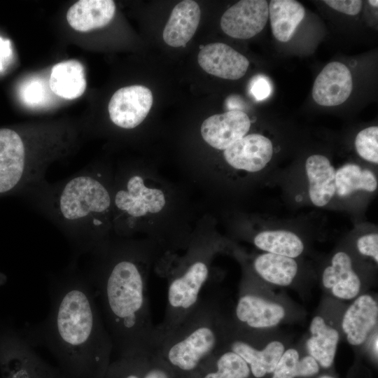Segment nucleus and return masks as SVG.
<instances>
[{"label": "nucleus", "instance_id": "nucleus-1", "mask_svg": "<svg viewBox=\"0 0 378 378\" xmlns=\"http://www.w3.org/2000/svg\"><path fill=\"white\" fill-rule=\"evenodd\" d=\"M50 309L30 326L28 341L45 346L68 378H103L113 343L92 287L75 261L49 284Z\"/></svg>", "mask_w": 378, "mask_h": 378}, {"label": "nucleus", "instance_id": "nucleus-2", "mask_svg": "<svg viewBox=\"0 0 378 378\" xmlns=\"http://www.w3.org/2000/svg\"><path fill=\"white\" fill-rule=\"evenodd\" d=\"M90 252L95 258L85 275L116 357L154 351L156 326L152 321L146 272L141 260L123 249L108 248L104 242Z\"/></svg>", "mask_w": 378, "mask_h": 378}, {"label": "nucleus", "instance_id": "nucleus-3", "mask_svg": "<svg viewBox=\"0 0 378 378\" xmlns=\"http://www.w3.org/2000/svg\"><path fill=\"white\" fill-rule=\"evenodd\" d=\"M65 234L77 255L104 242L112 197L94 171H80L53 185L44 180L25 192Z\"/></svg>", "mask_w": 378, "mask_h": 378}, {"label": "nucleus", "instance_id": "nucleus-4", "mask_svg": "<svg viewBox=\"0 0 378 378\" xmlns=\"http://www.w3.org/2000/svg\"><path fill=\"white\" fill-rule=\"evenodd\" d=\"M233 333L217 296L204 288L193 310L160 339L155 351L179 378H188L226 349Z\"/></svg>", "mask_w": 378, "mask_h": 378}, {"label": "nucleus", "instance_id": "nucleus-5", "mask_svg": "<svg viewBox=\"0 0 378 378\" xmlns=\"http://www.w3.org/2000/svg\"><path fill=\"white\" fill-rule=\"evenodd\" d=\"M46 166L44 160L34 159L28 154L18 132L0 129V196L25 192L44 180Z\"/></svg>", "mask_w": 378, "mask_h": 378}, {"label": "nucleus", "instance_id": "nucleus-6", "mask_svg": "<svg viewBox=\"0 0 378 378\" xmlns=\"http://www.w3.org/2000/svg\"><path fill=\"white\" fill-rule=\"evenodd\" d=\"M166 204L161 190L147 187L141 176L130 177L112 198L113 206L125 218L136 219L160 212Z\"/></svg>", "mask_w": 378, "mask_h": 378}, {"label": "nucleus", "instance_id": "nucleus-7", "mask_svg": "<svg viewBox=\"0 0 378 378\" xmlns=\"http://www.w3.org/2000/svg\"><path fill=\"white\" fill-rule=\"evenodd\" d=\"M153 101L151 91L145 86L120 88L113 94L108 104L111 120L121 128H134L146 118Z\"/></svg>", "mask_w": 378, "mask_h": 378}, {"label": "nucleus", "instance_id": "nucleus-8", "mask_svg": "<svg viewBox=\"0 0 378 378\" xmlns=\"http://www.w3.org/2000/svg\"><path fill=\"white\" fill-rule=\"evenodd\" d=\"M269 17L265 0H242L229 8L222 15L220 27L229 36L247 39L260 33Z\"/></svg>", "mask_w": 378, "mask_h": 378}, {"label": "nucleus", "instance_id": "nucleus-9", "mask_svg": "<svg viewBox=\"0 0 378 378\" xmlns=\"http://www.w3.org/2000/svg\"><path fill=\"white\" fill-rule=\"evenodd\" d=\"M273 153L271 140L262 134L253 133L225 149L223 157L234 169L254 173L262 170L269 164Z\"/></svg>", "mask_w": 378, "mask_h": 378}, {"label": "nucleus", "instance_id": "nucleus-10", "mask_svg": "<svg viewBox=\"0 0 378 378\" xmlns=\"http://www.w3.org/2000/svg\"><path fill=\"white\" fill-rule=\"evenodd\" d=\"M13 341L6 378H68L58 367L41 357L28 340L16 337Z\"/></svg>", "mask_w": 378, "mask_h": 378}, {"label": "nucleus", "instance_id": "nucleus-11", "mask_svg": "<svg viewBox=\"0 0 378 378\" xmlns=\"http://www.w3.org/2000/svg\"><path fill=\"white\" fill-rule=\"evenodd\" d=\"M251 125V120L245 112L228 111L206 118L201 125L200 132L209 145L225 150L246 136Z\"/></svg>", "mask_w": 378, "mask_h": 378}, {"label": "nucleus", "instance_id": "nucleus-12", "mask_svg": "<svg viewBox=\"0 0 378 378\" xmlns=\"http://www.w3.org/2000/svg\"><path fill=\"white\" fill-rule=\"evenodd\" d=\"M103 378H179L156 351L111 360Z\"/></svg>", "mask_w": 378, "mask_h": 378}, {"label": "nucleus", "instance_id": "nucleus-13", "mask_svg": "<svg viewBox=\"0 0 378 378\" xmlns=\"http://www.w3.org/2000/svg\"><path fill=\"white\" fill-rule=\"evenodd\" d=\"M285 315V309L280 304L250 293L241 295L234 308L238 326L253 330L274 327Z\"/></svg>", "mask_w": 378, "mask_h": 378}, {"label": "nucleus", "instance_id": "nucleus-14", "mask_svg": "<svg viewBox=\"0 0 378 378\" xmlns=\"http://www.w3.org/2000/svg\"><path fill=\"white\" fill-rule=\"evenodd\" d=\"M197 60L208 74L229 80H237L246 74L248 59L223 43H211L200 50Z\"/></svg>", "mask_w": 378, "mask_h": 378}, {"label": "nucleus", "instance_id": "nucleus-15", "mask_svg": "<svg viewBox=\"0 0 378 378\" xmlns=\"http://www.w3.org/2000/svg\"><path fill=\"white\" fill-rule=\"evenodd\" d=\"M353 81L349 69L342 63L328 64L316 77L312 89L314 100L321 106H333L344 102L351 93Z\"/></svg>", "mask_w": 378, "mask_h": 378}, {"label": "nucleus", "instance_id": "nucleus-16", "mask_svg": "<svg viewBox=\"0 0 378 378\" xmlns=\"http://www.w3.org/2000/svg\"><path fill=\"white\" fill-rule=\"evenodd\" d=\"M378 304L370 295L357 296L346 309L342 328L347 342L353 346L363 344L377 325Z\"/></svg>", "mask_w": 378, "mask_h": 378}, {"label": "nucleus", "instance_id": "nucleus-17", "mask_svg": "<svg viewBox=\"0 0 378 378\" xmlns=\"http://www.w3.org/2000/svg\"><path fill=\"white\" fill-rule=\"evenodd\" d=\"M322 284L340 300H350L358 295L361 281L347 253L338 251L334 254L330 264L323 272Z\"/></svg>", "mask_w": 378, "mask_h": 378}, {"label": "nucleus", "instance_id": "nucleus-18", "mask_svg": "<svg viewBox=\"0 0 378 378\" xmlns=\"http://www.w3.org/2000/svg\"><path fill=\"white\" fill-rule=\"evenodd\" d=\"M335 170L330 160L323 155L314 154L307 159L308 195L314 206L323 207L335 197Z\"/></svg>", "mask_w": 378, "mask_h": 378}, {"label": "nucleus", "instance_id": "nucleus-19", "mask_svg": "<svg viewBox=\"0 0 378 378\" xmlns=\"http://www.w3.org/2000/svg\"><path fill=\"white\" fill-rule=\"evenodd\" d=\"M227 348L247 363L251 373L256 378L272 373L285 351V346L280 341H272L262 349H258L247 340L233 335Z\"/></svg>", "mask_w": 378, "mask_h": 378}, {"label": "nucleus", "instance_id": "nucleus-20", "mask_svg": "<svg viewBox=\"0 0 378 378\" xmlns=\"http://www.w3.org/2000/svg\"><path fill=\"white\" fill-rule=\"evenodd\" d=\"M201 10L195 1H182L173 8L164 27V42L174 48L185 46L195 34L200 21Z\"/></svg>", "mask_w": 378, "mask_h": 378}, {"label": "nucleus", "instance_id": "nucleus-21", "mask_svg": "<svg viewBox=\"0 0 378 378\" xmlns=\"http://www.w3.org/2000/svg\"><path fill=\"white\" fill-rule=\"evenodd\" d=\"M115 13L112 0H80L68 10L69 24L78 31H88L108 24Z\"/></svg>", "mask_w": 378, "mask_h": 378}, {"label": "nucleus", "instance_id": "nucleus-22", "mask_svg": "<svg viewBox=\"0 0 378 378\" xmlns=\"http://www.w3.org/2000/svg\"><path fill=\"white\" fill-rule=\"evenodd\" d=\"M310 337L306 342L309 356L324 368L334 360L340 339L338 331L328 325L321 316H314L309 326Z\"/></svg>", "mask_w": 378, "mask_h": 378}, {"label": "nucleus", "instance_id": "nucleus-23", "mask_svg": "<svg viewBox=\"0 0 378 378\" xmlns=\"http://www.w3.org/2000/svg\"><path fill=\"white\" fill-rule=\"evenodd\" d=\"M49 87L55 94L66 99L80 97L86 89L83 65L75 59L57 63L51 70Z\"/></svg>", "mask_w": 378, "mask_h": 378}, {"label": "nucleus", "instance_id": "nucleus-24", "mask_svg": "<svg viewBox=\"0 0 378 378\" xmlns=\"http://www.w3.org/2000/svg\"><path fill=\"white\" fill-rule=\"evenodd\" d=\"M272 34L281 42H287L303 20L305 10L295 0H272L268 5Z\"/></svg>", "mask_w": 378, "mask_h": 378}, {"label": "nucleus", "instance_id": "nucleus-25", "mask_svg": "<svg viewBox=\"0 0 378 378\" xmlns=\"http://www.w3.org/2000/svg\"><path fill=\"white\" fill-rule=\"evenodd\" d=\"M253 268L264 281L279 286H289L298 272L295 258L267 252L255 258Z\"/></svg>", "mask_w": 378, "mask_h": 378}, {"label": "nucleus", "instance_id": "nucleus-26", "mask_svg": "<svg viewBox=\"0 0 378 378\" xmlns=\"http://www.w3.org/2000/svg\"><path fill=\"white\" fill-rule=\"evenodd\" d=\"M247 363L228 348L215 354L190 378H249Z\"/></svg>", "mask_w": 378, "mask_h": 378}, {"label": "nucleus", "instance_id": "nucleus-27", "mask_svg": "<svg viewBox=\"0 0 378 378\" xmlns=\"http://www.w3.org/2000/svg\"><path fill=\"white\" fill-rule=\"evenodd\" d=\"M336 195L346 198L356 192H374L378 187L375 174L355 163H346L335 170Z\"/></svg>", "mask_w": 378, "mask_h": 378}, {"label": "nucleus", "instance_id": "nucleus-28", "mask_svg": "<svg viewBox=\"0 0 378 378\" xmlns=\"http://www.w3.org/2000/svg\"><path fill=\"white\" fill-rule=\"evenodd\" d=\"M254 245L264 252L295 258L304 251L302 239L295 232L286 230H267L258 233Z\"/></svg>", "mask_w": 378, "mask_h": 378}, {"label": "nucleus", "instance_id": "nucleus-29", "mask_svg": "<svg viewBox=\"0 0 378 378\" xmlns=\"http://www.w3.org/2000/svg\"><path fill=\"white\" fill-rule=\"evenodd\" d=\"M319 365L310 356L300 358L298 351L293 348L284 351L274 372L272 378L307 377L316 374Z\"/></svg>", "mask_w": 378, "mask_h": 378}, {"label": "nucleus", "instance_id": "nucleus-30", "mask_svg": "<svg viewBox=\"0 0 378 378\" xmlns=\"http://www.w3.org/2000/svg\"><path fill=\"white\" fill-rule=\"evenodd\" d=\"M354 144L362 159L376 165L378 164V127H368L360 131Z\"/></svg>", "mask_w": 378, "mask_h": 378}, {"label": "nucleus", "instance_id": "nucleus-31", "mask_svg": "<svg viewBox=\"0 0 378 378\" xmlns=\"http://www.w3.org/2000/svg\"><path fill=\"white\" fill-rule=\"evenodd\" d=\"M20 96L27 106L36 107L48 102L49 90L45 82L38 78H31L21 85Z\"/></svg>", "mask_w": 378, "mask_h": 378}, {"label": "nucleus", "instance_id": "nucleus-32", "mask_svg": "<svg viewBox=\"0 0 378 378\" xmlns=\"http://www.w3.org/2000/svg\"><path fill=\"white\" fill-rule=\"evenodd\" d=\"M356 248L360 254L370 257L378 262V234L368 233L361 235L356 240Z\"/></svg>", "mask_w": 378, "mask_h": 378}, {"label": "nucleus", "instance_id": "nucleus-33", "mask_svg": "<svg viewBox=\"0 0 378 378\" xmlns=\"http://www.w3.org/2000/svg\"><path fill=\"white\" fill-rule=\"evenodd\" d=\"M271 90L270 82L264 76H256L250 82V93L258 101L267 98L271 93Z\"/></svg>", "mask_w": 378, "mask_h": 378}, {"label": "nucleus", "instance_id": "nucleus-34", "mask_svg": "<svg viewBox=\"0 0 378 378\" xmlns=\"http://www.w3.org/2000/svg\"><path fill=\"white\" fill-rule=\"evenodd\" d=\"M323 1L332 8L350 15L358 14L363 5V1L360 0H326Z\"/></svg>", "mask_w": 378, "mask_h": 378}, {"label": "nucleus", "instance_id": "nucleus-35", "mask_svg": "<svg viewBox=\"0 0 378 378\" xmlns=\"http://www.w3.org/2000/svg\"><path fill=\"white\" fill-rule=\"evenodd\" d=\"M13 54L10 43L0 37V71L7 65Z\"/></svg>", "mask_w": 378, "mask_h": 378}, {"label": "nucleus", "instance_id": "nucleus-36", "mask_svg": "<svg viewBox=\"0 0 378 378\" xmlns=\"http://www.w3.org/2000/svg\"><path fill=\"white\" fill-rule=\"evenodd\" d=\"M225 105L229 111H242L244 106V104L237 95L233 94L228 97L225 100Z\"/></svg>", "mask_w": 378, "mask_h": 378}, {"label": "nucleus", "instance_id": "nucleus-37", "mask_svg": "<svg viewBox=\"0 0 378 378\" xmlns=\"http://www.w3.org/2000/svg\"><path fill=\"white\" fill-rule=\"evenodd\" d=\"M378 337L376 334V336L374 337L373 342H372V351L374 355L377 356L378 354Z\"/></svg>", "mask_w": 378, "mask_h": 378}, {"label": "nucleus", "instance_id": "nucleus-38", "mask_svg": "<svg viewBox=\"0 0 378 378\" xmlns=\"http://www.w3.org/2000/svg\"><path fill=\"white\" fill-rule=\"evenodd\" d=\"M368 3L374 7H377L378 1L377 0H370Z\"/></svg>", "mask_w": 378, "mask_h": 378}, {"label": "nucleus", "instance_id": "nucleus-39", "mask_svg": "<svg viewBox=\"0 0 378 378\" xmlns=\"http://www.w3.org/2000/svg\"><path fill=\"white\" fill-rule=\"evenodd\" d=\"M319 378H335V377L328 376V375H323V376L320 377Z\"/></svg>", "mask_w": 378, "mask_h": 378}]
</instances>
